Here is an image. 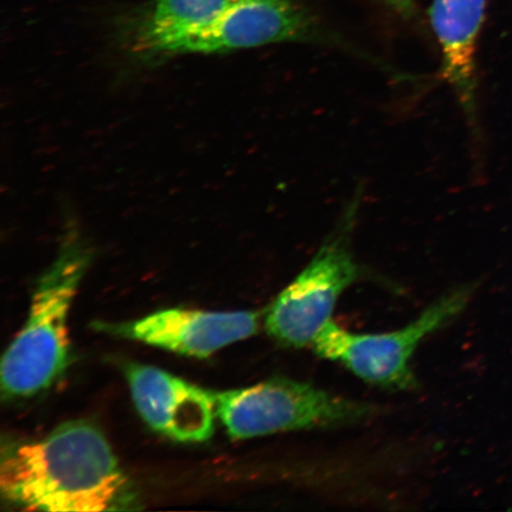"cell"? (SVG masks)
Masks as SVG:
<instances>
[{
  "mask_svg": "<svg viewBox=\"0 0 512 512\" xmlns=\"http://www.w3.org/2000/svg\"><path fill=\"white\" fill-rule=\"evenodd\" d=\"M383 2L403 19H412L418 12V0H383Z\"/></svg>",
  "mask_w": 512,
  "mask_h": 512,
  "instance_id": "11",
  "label": "cell"
},
{
  "mask_svg": "<svg viewBox=\"0 0 512 512\" xmlns=\"http://www.w3.org/2000/svg\"><path fill=\"white\" fill-rule=\"evenodd\" d=\"M239 0H153L136 19L134 41L150 56H169L177 44L207 28Z\"/></svg>",
  "mask_w": 512,
  "mask_h": 512,
  "instance_id": "9",
  "label": "cell"
},
{
  "mask_svg": "<svg viewBox=\"0 0 512 512\" xmlns=\"http://www.w3.org/2000/svg\"><path fill=\"white\" fill-rule=\"evenodd\" d=\"M357 207L344 216L341 228L266 311L268 335L287 348H304L331 322L342 293L361 278L362 270L350 247V232Z\"/></svg>",
  "mask_w": 512,
  "mask_h": 512,
  "instance_id": "5",
  "label": "cell"
},
{
  "mask_svg": "<svg viewBox=\"0 0 512 512\" xmlns=\"http://www.w3.org/2000/svg\"><path fill=\"white\" fill-rule=\"evenodd\" d=\"M488 0H433L428 16L448 72L465 74L477 66V43Z\"/></svg>",
  "mask_w": 512,
  "mask_h": 512,
  "instance_id": "10",
  "label": "cell"
},
{
  "mask_svg": "<svg viewBox=\"0 0 512 512\" xmlns=\"http://www.w3.org/2000/svg\"><path fill=\"white\" fill-rule=\"evenodd\" d=\"M0 490L5 501L27 510L140 508L105 435L85 420L64 422L41 440L4 446Z\"/></svg>",
  "mask_w": 512,
  "mask_h": 512,
  "instance_id": "1",
  "label": "cell"
},
{
  "mask_svg": "<svg viewBox=\"0 0 512 512\" xmlns=\"http://www.w3.org/2000/svg\"><path fill=\"white\" fill-rule=\"evenodd\" d=\"M124 370L134 405L152 430L179 443L213 437L215 392L146 364L127 363Z\"/></svg>",
  "mask_w": 512,
  "mask_h": 512,
  "instance_id": "8",
  "label": "cell"
},
{
  "mask_svg": "<svg viewBox=\"0 0 512 512\" xmlns=\"http://www.w3.org/2000/svg\"><path fill=\"white\" fill-rule=\"evenodd\" d=\"M284 42L343 46L297 0H239L207 28L179 42L171 55L222 54Z\"/></svg>",
  "mask_w": 512,
  "mask_h": 512,
  "instance_id": "6",
  "label": "cell"
},
{
  "mask_svg": "<svg viewBox=\"0 0 512 512\" xmlns=\"http://www.w3.org/2000/svg\"><path fill=\"white\" fill-rule=\"evenodd\" d=\"M91 249L72 230L59 256L38 281L30 315L2 358L6 400L27 399L49 389L69 363L68 313L91 264Z\"/></svg>",
  "mask_w": 512,
  "mask_h": 512,
  "instance_id": "2",
  "label": "cell"
},
{
  "mask_svg": "<svg viewBox=\"0 0 512 512\" xmlns=\"http://www.w3.org/2000/svg\"><path fill=\"white\" fill-rule=\"evenodd\" d=\"M260 319L258 311L169 309L132 322H96L94 329L179 355L208 358L227 345L254 336Z\"/></svg>",
  "mask_w": 512,
  "mask_h": 512,
  "instance_id": "7",
  "label": "cell"
},
{
  "mask_svg": "<svg viewBox=\"0 0 512 512\" xmlns=\"http://www.w3.org/2000/svg\"><path fill=\"white\" fill-rule=\"evenodd\" d=\"M215 398L216 416L235 440L352 425L376 411L369 403L281 376L251 387L215 392Z\"/></svg>",
  "mask_w": 512,
  "mask_h": 512,
  "instance_id": "3",
  "label": "cell"
},
{
  "mask_svg": "<svg viewBox=\"0 0 512 512\" xmlns=\"http://www.w3.org/2000/svg\"><path fill=\"white\" fill-rule=\"evenodd\" d=\"M470 297L466 287L445 294L405 328L387 334H354L330 322L313 347L318 356L343 364L364 382L389 390L414 389L418 381L411 361L416 349L459 316Z\"/></svg>",
  "mask_w": 512,
  "mask_h": 512,
  "instance_id": "4",
  "label": "cell"
}]
</instances>
